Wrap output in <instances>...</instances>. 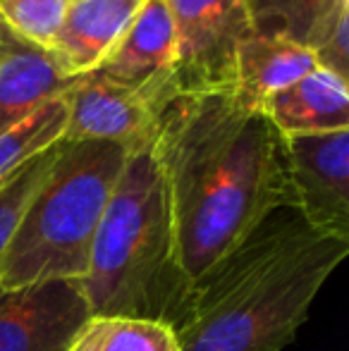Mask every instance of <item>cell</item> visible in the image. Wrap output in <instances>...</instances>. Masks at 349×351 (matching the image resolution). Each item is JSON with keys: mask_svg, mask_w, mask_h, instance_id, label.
<instances>
[{"mask_svg": "<svg viewBox=\"0 0 349 351\" xmlns=\"http://www.w3.org/2000/svg\"><path fill=\"white\" fill-rule=\"evenodd\" d=\"M154 151L191 289L280 208H294L282 134L234 91L175 93Z\"/></svg>", "mask_w": 349, "mask_h": 351, "instance_id": "cell-1", "label": "cell"}, {"mask_svg": "<svg viewBox=\"0 0 349 351\" xmlns=\"http://www.w3.org/2000/svg\"><path fill=\"white\" fill-rule=\"evenodd\" d=\"M349 241L304 222L294 208L268 217L199 285L175 330L182 351H282Z\"/></svg>", "mask_w": 349, "mask_h": 351, "instance_id": "cell-2", "label": "cell"}, {"mask_svg": "<svg viewBox=\"0 0 349 351\" xmlns=\"http://www.w3.org/2000/svg\"><path fill=\"white\" fill-rule=\"evenodd\" d=\"M91 315H127L180 328L191 289L177 254L168 184L154 143L130 151L82 280Z\"/></svg>", "mask_w": 349, "mask_h": 351, "instance_id": "cell-3", "label": "cell"}, {"mask_svg": "<svg viewBox=\"0 0 349 351\" xmlns=\"http://www.w3.org/2000/svg\"><path fill=\"white\" fill-rule=\"evenodd\" d=\"M130 156L112 141H60L8 244L0 287L84 280L93 239Z\"/></svg>", "mask_w": 349, "mask_h": 351, "instance_id": "cell-4", "label": "cell"}, {"mask_svg": "<svg viewBox=\"0 0 349 351\" xmlns=\"http://www.w3.org/2000/svg\"><path fill=\"white\" fill-rule=\"evenodd\" d=\"M175 24V91H234V58L252 34L249 0H168Z\"/></svg>", "mask_w": 349, "mask_h": 351, "instance_id": "cell-5", "label": "cell"}, {"mask_svg": "<svg viewBox=\"0 0 349 351\" xmlns=\"http://www.w3.org/2000/svg\"><path fill=\"white\" fill-rule=\"evenodd\" d=\"M282 141L294 210L313 230L349 241V130Z\"/></svg>", "mask_w": 349, "mask_h": 351, "instance_id": "cell-6", "label": "cell"}, {"mask_svg": "<svg viewBox=\"0 0 349 351\" xmlns=\"http://www.w3.org/2000/svg\"><path fill=\"white\" fill-rule=\"evenodd\" d=\"M88 315L80 280L0 287V351H67Z\"/></svg>", "mask_w": 349, "mask_h": 351, "instance_id": "cell-7", "label": "cell"}, {"mask_svg": "<svg viewBox=\"0 0 349 351\" xmlns=\"http://www.w3.org/2000/svg\"><path fill=\"white\" fill-rule=\"evenodd\" d=\"M158 132V106L144 93L108 79L98 70L67 91L62 141H112L127 151L151 146Z\"/></svg>", "mask_w": 349, "mask_h": 351, "instance_id": "cell-8", "label": "cell"}, {"mask_svg": "<svg viewBox=\"0 0 349 351\" xmlns=\"http://www.w3.org/2000/svg\"><path fill=\"white\" fill-rule=\"evenodd\" d=\"M175 24L168 0H146L98 72L163 106L175 96Z\"/></svg>", "mask_w": 349, "mask_h": 351, "instance_id": "cell-9", "label": "cell"}, {"mask_svg": "<svg viewBox=\"0 0 349 351\" xmlns=\"http://www.w3.org/2000/svg\"><path fill=\"white\" fill-rule=\"evenodd\" d=\"M80 77L51 51L19 36L0 17V132L70 91Z\"/></svg>", "mask_w": 349, "mask_h": 351, "instance_id": "cell-10", "label": "cell"}, {"mask_svg": "<svg viewBox=\"0 0 349 351\" xmlns=\"http://www.w3.org/2000/svg\"><path fill=\"white\" fill-rule=\"evenodd\" d=\"M146 0H70L51 51L72 77L98 70Z\"/></svg>", "mask_w": 349, "mask_h": 351, "instance_id": "cell-11", "label": "cell"}, {"mask_svg": "<svg viewBox=\"0 0 349 351\" xmlns=\"http://www.w3.org/2000/svg\"><path fill=\"white\" fill-rule=\"evenodd\" d=\"M261 112L282 136L349 130L347 79L316 67L270 96Z\"/></svg>", "mask_w": 349, "mask_h": 351, "instance_id": "cell-12", "label": "cell"}, {"mask_svg": "<svg viewBox=\"0 0 349 351\" xmlns=\"http://www.w3.org/2000/svg\"><path fill=\"white\" fill-rule=\"evenodd\" d=\"M316 67L311 48L252 32L239 43L234 58V93L249 108L261 110L270 96L292 86Z\"/></svg>", "mask_w": 349, "mask_h": 351, "instance_id": "cell-13", "label": "cell"}, {"mask_svg": "<svg viewBox=\"0 0 349 351\" xmlns=\"http://www.w3.org/2000/svg\"><path fill=\"white\" fill-rule=\"evenodd\" d=\"M349 14V0H249L252 32L316 48L337 19Z\"/></svg>", "mask_w": 349, "mask_h": 351, "instance_id": "cell-14", "label": "cell"}, {"mask_svg": "<svg viewBox=\"0 0 349 351\" xmlns=\"http://www.w3.org/2000/svg\"><path fill=\"white\" fill-rule=\"evenodd\" d=\"M67 351H182L175 328L127 315H88Z\"/></svg>", "mask_w": 349, "mask_h": 351, "instance_id": "cell-15", "label": "cell"}, {"mask_svg": "<svg viewBox=\"0 0 349 351\" xmlns=\"http://www.w3.org/2000/svg\"><path fill=\"white\" fill-rule=\"evenodd\" d=\"M67 127V93L48 101L10 130L0 132V186L32 158L62 141Z\"/></svg>", "mask_w": 349, "mask_h": 351, "instance_id": "cell-16", "label": "cell"}, {"mask_svg": "<svg viewBox=\"0 0 349 351\" xmlns=\"http://www.w3.org/2000/svg\"><path fill=\"white\" fill-rule=\"evenodd\" d=\"M56 153H58V143L53 148H48V151H43L41 156L32 158L22 170H17L0 186V270H3V258H5V251H8L10 239H12L14 227H17L19 217H22L34 191L38 189L43 177L51 170L53 160H56Z\"/></svg>", "mask_w": 349, "mask_h": 351, "instance_id": "cell-17", "label": "cell"}, {"mask_svg": "<svg viewBox=\"0 0 349 351\" xmlns=\"http://www.w3.org/2000/svg\"><path fill=\"white\" fill-rule=\"evenodd\" d=\"M70 0H0V17L19 36L53 48Z\"/></svg>", "mask_w": 349, "mask_h": 351, "instance_id": "cell-18", "label": "cell"}, {"mask_svg": "<svg viewBox=\"0 0 349 351\" xmlns=\"http://www.w3.org/2000/svg\"><path fill=\"white\" fill-rule=\"evenodd\" d=\"M349 14L337 19V24L333 27V32L313 48V56L321 70H328L337 77L347 79L349 74Z\"/></svg>", "mask_w": 349, "mask_h": 351, "instance_id": "cell-19", "label": "cell"}]
</instances>
